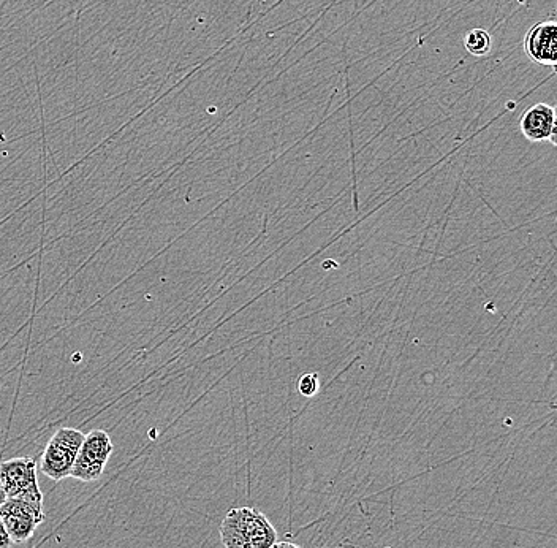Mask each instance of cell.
Instances as JSON below:
<instances>
[{"mask_svg":"<svg viewBox=\"0 0 557 548\" xmlns=\"http://www.w3.org/2000/svg\"><path fill=\"white\" fill-rule=\"evenodd\" d=\"M7 501V493H5L4 487L0 484V506Z\"/></svg>","mask_w":557,"mask_h":548,"instance_id":"cell-12","label":"cell"},{"mask_svg":"<svg viewBox=\"0 0 557 548\" xmlns=\"http://www.w3.org/2000/svg\"><path fill=\"white\" fill-rule=\"evenodd\" d=\"M520 129L531 143L550 140L556 145V108L548 103H537L527 108L521 116Z\"/></svg>","mask_w":557,"mask_h":548,"instance_id":"cell-7","label":"cell"},{"mask_svg":"<svg viewBox=\"0 0 557 548\" xmlns=\"http://www.w3.org/2000/svg\"><path fill=\"white\" fill-rule=\"evenodd\" d=\"M111 453H113V441L110 434L105 430H92L84 436L70 477L81 482L99 480L107 468Z\"/></svg>","mask_w":557,"mask_h":548,"instance_id":"cell-4","label":"cell"},{"mask_svg":"<svg viewBox=\"0 0 557 548\" xmlns=\"http://www.w3.org/2000/svg\"><path fill=\"white\" fill-rule=\"evenodd\" d=\"M464 46L475 58H486L493 50V39L485 29H472L464 37Z\"/></svg>","mask_w":557,"mask_h":548,"instance_id":"cell-8","label":"cell"},{"mask_svg":"<svg viewBox=\"0 0 557 548\" xmlns=\"http://www.w3.org/2000/svg\"><path fill=\"white\" fill-rule=\"evenodd\" d=\"M37 461L18 457L0 463V484L7 498L21 499L24 503L43 510V493L37 479Z\"/></svg>","mask_w":557,"mask_h":548,"instance_id":"cell-3","label":"cell"},{"mask_svg":"<svg viewBox=\"0 0 557 548\" xmlns=\"http://www.w3.org/2000/svg\"><path fill=\"white\" fill-rule=\"evenodd\" d=\"M524 51L531 61L540 65L556 67L557 64V24L556 21H542L529 29L524 39Z\"/></svg>","mask_w":557,"mask_h":548,"instance_id":"cell-6","label":"cell"},{"mask_svg":"<svg viewBox=\"0 0 557 548\" xmlns=\"http://www.w3.org/2000/svg\"><path fill=\"white\" fill-rule=\"evenodd\" d=\"M13 541L8 536L7 529H5L4 523L0 520V548H12Z\"/></svg>","mask_w":557,"mask_h":548,"instance_id":"cell-10","label":"cell"},{"mask_svg":"<svg viewBox=\"0 0 557 548\" xmlns=\"http://www.w3.org/2000/svg\"><path fill=\"white\" fill-rule=\"evenodd\" d=\"M84 436L86 434L78 428H59L43 450L40 471L54 482L70 477Z\"/></svg>","mask_w":557,"mask_h":548,"instance_id":"cell-2","label":"cell"},{"mask_svg":"<svg viewBox=\"0 0 557 548\" xmlns=\"http://www.w3.org/2000/svg\"><path fill=\"white\" fill-rule=\"evenodd\" d=\"M319 389L320 381L317 374H304V376L300 377V381H298V390H300L301 395L312 398V396L319 393Z\"/></svg>","mask_w":557,"mask_h":548,"instance_id":"cell-9","label":"cell"},{"mask_svg":"<svg viewBox=\"0 0 557 548\" xmlns=\"http://www.w3.org/2000/svg\"><path fill=\"white\" fill-rule=\"evenodd\" d=\"M220 539L225 548H271L277 542V533L260 510L236 507L225 515Z\"/></svg>","mask_w":557,"mask_h":548,"instance_id":"cell-1","label":"cell"},{"mask_svg":"<svg viewBox=\"0 0 557 548\" xmlns=\"http://www.w3.org/2000/svg\"><path fill=\"white\" fill-rule=\"evenodd\" d=\"M0 520L13 544H24L34 536L35 529L45 522V510H38L21 499L7 498L0 506Z\"/></svg>","mask_w":557,"mask_h":548,"instance_id":"cell-5","label":"cell"},{"mask_svg":"<svg viewBox=\"0 0 557 548\" xmlns=\"http://www.w3.org/2000/svg\"><path fill=\"white\" fill-rule=\"evenodd\" d=\"M271 548H301L298 547L296 544H292V542H276Z\"/></svg>","mask_w":557,"mask_h":548,"instance_id":"cell-11","label":"cell"}]
</instances>
